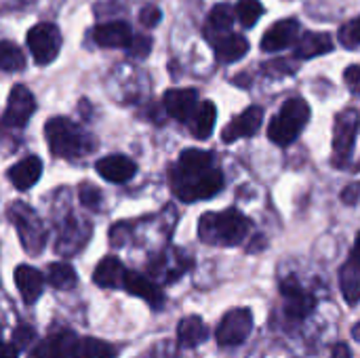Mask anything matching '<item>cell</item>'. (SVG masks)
<instances>
[{"instance_id": "obj_11", "label": "cell", "mask_w": 360, "mask_h": 358, "mask_svg": "<svg viewBox=\"0 0 360 358\" xmlns=\"http://www.w3.org/2000/svg\"><path fill=\"white\" fill-rule=\"evenodd\" d=\"M95 44L103 46V49H129L135 34L131 30V25L127 21H108V23H99L93 27L91 32Z\"/></svg>"}, {"instance_id": "obj_19", "label": "cell", "mask_w": 360, "mask_h": 358, "mask_svg": "<svg viewBox=\"0 0 360 358\" xmlns=\"http://www.w3.org/2000/svg\"><path fill=\"white\" fill-rule=\"evenodd\" d=\"M333 49V40L327 32H304L295 42V59H312Z\"/></svg>"}, {"instance_id": "obj_18", "label": "cell", "mask_w": 360, "mask_h": 358, "mask_svg": "<svg viewBox=\"0 0 360 358\" xmlns=\"http://www.w3.org/2000/svg\"><path fill=\"white\" fill-rule=\"evenodd\" d=\"M42 175V160L38 156H25L23 160H19L17 165H13L6 171L8 181L17 188V190H27L32 188Z\"/></svg>"}, {"instance_id": "obj_1", "label": "cell", "mask_w": 360, "mask_h": 358, "mask_svg": "<svg viewBox=\"0 0 360 358\" xmlns=\"http://www.w3.org/2000/svg\"><path fill=\"white\" fill-rule=\"evenodd\" d=\"M173 194L184 203L207 200L224 190V173L215 167V158L205 150H184L169 171Z\"/></svg>"}, {"instance_id": "obj_2", "label": "cell", "mask_w": 360, "mask_h": 358, "mask_svg": "<svg viewBox=\"0 0 360 358\" xmlns=\"http://www.w3.org/2000/svg\"><path fill=\"white\" fill-rule=\"evenodd\" d=\"M251 232V222L238 209L207 213L198 222V236L207 245L234 247L240 245Z\"/></svg>"}, {"instance_id": "obj_32", "label": "cell", "mask_w": 360, "mask_h": 358, "mask_svg": "<svg viewBox=\"0 0 360 358\" xmlns=\"http://www.w3.org/2000/svg\"><path fill=\"white\" fill-rule=\"evenodd\" d=\"M340 42L346 49L360 46V15L354 17L352 21H348L346 25H342V30H340Z\"/></svg>"}, {"instance_id": "obj_23", "label": "cell", "mask_w": 360, "mask_h": 358, "mask_svg": "<svg viewBox=\"0 0 360 358\" xmlns=\"http://www.w3.org/2000/svg\"><path fill=\"white\" fill-rule=\"evenodd\" d=\"M124 274H127V270H124L122 262L118 257L110 255L97 264V268L93 272V283L103 289H114L118 285H124Z\"/></svg>"}, {"instance_id": "obj_34", "label": "cell", "mask_w": 360, "mask_h": 358, "mask_svg": "<svg viewBox=\"0 0 360 358\" xmlns=\"http://www.w3.org/2000/svg\"><path fill=\"white\" fill-rule=\"evenodd\" d=\"M34 340H36L34 327H30V325H17V327H15V331H13V344H15L19 350L30 348V346L34 344Z\"/></svg>"}, {"instance_id": "obj_5", "label": "cell", "mask_w": 360, "mask_h": 358, "mask_svg": "<svg viewBox=\"0 0 360 358\" xmlns=\"http://www.w3.org/2000/svg\"><path fill=\"white\" fill-rule=\"evenodd\" d=\"M8 217L13 219V224L19 232L23 249L34 255L40 253L46 243V232H44V226L38 219V215L25 203H15L8 209Z\"/></svg>"}, {"instance_id": "obj_38", "label": "cell", "mask_w": 360, "mask_h": 358, "mask_svg": "<svg viewBox=\"0 0 360 358\" xmlns=\"http://www.w3.org/2000/svg\"><path fill=\"white\" fill-rule=\"evenodd\" d=\"M344 82L352 93H360V65H350L344 72Z\"/></svg>"}, {"instance_id": "obj_35", "label": "cell", "mask_w": 360, "mask_h": 358, "mask_svg": "<svg viewBox=\"0 0 360 358\" xmlns=\"http://www.w3.org/2000/svg\"><path fill=\"white\" fill-rule=\"evenodd\" d=\"M129 51H131V55H135V57H139V59H146L148 53L152 51V38H150V36H143V34H135V38H133V42H131V46H129Z\"/></svg>"}, {"instance_id": "obj_39", "label": "cell", "mask_w": 360, "mask_h": 358, "mask_svg": "<svg viewBox=\"0 0 360 358\" xmlns=\"http://www.w3.org/2000/svg\"><path fill=\"white\" fill-rule=\"evenodd\" d=\"M359 196H360V184H356V186H348V188H346V192L342 194L344 203H348V205H354V203L359 200Z\"/></svg>"}, {"instance_id": "obj_7", "label": "cell", "mask_w": 360, "mask_h": 358, "mask_svg": "<svg viewBox=\"0 0 360 358\" xmlns=\"http://www.w3.org/2000/svg\"><path fill=\"white\" fill-rule=\"evenodd\" d=\"M27 49L38 65L51 63L61 49V32L53 23H38L27 32Z\"/></svg>"}, {"instance_id": "obj_37", "label": "cell", "mask_w": 360, "mask_h": 358, "mask_svg": "<svg viewBox=\"0 0 360 358\" xmlns=\"http://www.w3.org/2000/svg\"><path fill=\"white\" fill-rule=\"evenodd\" d=\"M160 17H162L160 8H158V6H154V4L143 6V8H141V13H139V21H141L146 27H154V25H158V23H160Z\"/></svg>"}, {"instance_id": "obj_4", "label": "cell", "mask_w": 360, "mask_h": 358, "mask_svg": "<svg viewBox=\"0 0 360 358\" xmlns=\"http://www.w3.org/2000/svg\"><path fill=\"white\" fill-rule=\"evenodd\" d=\"M310 120V106L302 97H291L283 103L278 114L270 120L268 139L276 146L293 143Z\"/></svg>"}, {"instance_id": "obj_17", "label": "cell", "mask_w": 360, "mask_h": 358, "mask_svg": "<svg viewBox=\"0 0 360 358\" xmlns=\"http://www.w3.org/2000/svg\"><path fill=\"white\" fill-rule=\"evenodd\" d=\"M340 281H342V293L346 298V302L350 306L359 304L360 302V234L352 247V253L348 257V262L344 264L342 268V274H340Z\"/></svg>"}, {"instance_id": "obj_27", "label": "cell", "mask_w": 360, "mask_h": 358, "mask_svg": "<svg viewBox=\"0 0 360 358\" xmlns=\"http://www.w3.org/2000/svg\"><path fill=\"white\" fill-rule=\"evenodd\" d=\"M234 25V11L230 4H217L211 15H209V23H207V38L211 42H215L217 38L230 34Z\"/></svg>"}, {"instance_id": "obj_9", "label": "cell", "mask_w": 360, "mask_h": 358, "mask_svg": "<svg viewBox=\"0 0 360 358\" xmlns=\"http://www.w3.org/2000/svg\"><path fill=\"white\" fill-rule=\"evenodd\" d=\"M34 112H36V99L30 93V89L25 84H15L8 95L4 116H2L4 124L13 127V129H21L27 124V120Z\"/></svg>"}, {"instance_id": "obj_26", "label": "cell", "mask_w": 360, "mask_h": 358, "mask_svg": "<svg viewBox=\"0 0 360 358\" xmlns=\"http://www.w3.org/2000/svg\"><path fill=\"white\" fill-rule=\"evenodd\" d=\"M207 338H209V331L200 317H188L177 327V340H179V346L184 348H196Z\"/></svg>"}, {"instance_id": "obj_13", "label": "cell", "mask_w": 360, "mask_h": 358, "mask_svg": "<svg viewBox=\"0 0 360 358\" xmlns=\"http://www.w3.org/2000/svg\"><path fill=\"white\" fill-rule=\"evenodd\" d=\"M162 106L171 118L179 122L192 120L194 112L198 110V93L194 89H171L165 93Z\"/></svg>"}, {"instance_id": "obj_33", "label": "cell", "mask_w": 360, "mask_h": 358, "mask_svg": "<svg viewBox=\"0 0 360 358\" xmlns=\"http://www.w3.org/2000/svg\"><path fill=\"white\" fill-rule=\"evenodd\" d=\"M78 196H80V203L84 205V207H89V209H93V211H97L99 209V205H101V192L93 186V184H82L80 186V190H78Z\"/></svg>"}, {"instance_id": "obj_24", "label": "cell", "mask_w": 360, "mask_h": 358, "mask_svg": "<svg viewBox=\"0 0 360 358\" xmlns=\"http://www.w3.org/2000/svg\"><path fill=\"white\" fill-rule=\"evenodd\" d=\"M89 234H91L89 226H82V224H80L78 219H74V217L65 219L63 230H61V234H59L57 251H59V253H74V251H78V249L89 241Z\"/></svg>"}, {"instance_id": "obj_10", "label": "cell", "mask_w": 360, "mask_h": 358, "mask_svg": "<svg viewBox=\"0 0 360 358\" xmlns=\"http://www.w3.org/2000/svg\"><path fill=\"white\" fill-rule=\"evenodd\" d=\"M78 342L80 340L70 329H61L51 333L46 340H42L32 350L30 358H76Z\"/></svg>"}, {"instance_id": "obj_31", "label": "cell", "mask_w": 360, "mask_h": 358, "mask_svg": "<svg viewBox=\"0 0 360 358\" xmlns=\"http://www.w3.org/2000/svg\"><path fill=\"white\" fill-rule=\"evenodd\" d=\"M262 15H264V6L259 0H238L236 2V17L245 27H253Z\"/></svg>"}, {"instance_id": "obj_22", "label": "cell", "mask_w": 360, "mask_h": 358, "mask_svg": "<svg viewBox=\"0 0 360 358\" xmlns=\"http://www.w3.org/2000/svg\"><path fill=\"white\" fill-rule=\"evenodd\" d=\"M215 46V59L221 63H234L238 59H243L249 51V40L240 34H226L221 38H217L213 42Z\"/></svg>"}, {"instance_id": "obj_12", "label": "cell", "mask_w": 360, "mask_h": 358, "mask_svg": "<svg viewBox=\"0 0 360 358\" xmlns=\"http://www.w3.org/2000/svg\"><path fill=\"white\" fill-rule=\"evenodd\" d=\"M302 32V25L297 19H281L276 21L262 38V51L266 53H278L291 44L297 42Z\"/></svg>"}, {"instance_id": "obj_3", "label": "cell", "mask_w": 360, "mask_h": 358, "mask_svg": "<svg viewBox=\"0 0 360 358\" xmlns=\"http://www.w3.org/2000/svg\"><path fill=\"white\" fill-rule=\"evenodd\" d=\"M46 143L53 156L57 158H78L86 156L95 148V139L84 133L78 124L68 118H51L44 124Z\"/></svg>"}, {"instance_id": "obj_20", "label": "cell", "mask_w": 360, "mask_h": 358, "mask_svg": "<svg viewBox=\"0 0 360 358\" xmlns=\"http://www.w3.org/2000/svg\"><path fill=\"white\" fill-rule=\"evenodd\" d=\"M131 295H137L141 300H146L152 308H160L165 298H162V291L150 281L146 279L143 274L139 272H127L124 274V285H122Z\"/></svg>"}, {"instance_id": "obj_6", "label": "cell", "mask_w": 360, "mask_h": 358, "mask_svg": "<svg viewBox=\"0 0 360 358\" xmlns=\"http://www.w3.org/2000/svg\"><path fill=\"white\" fill-rule=\"evenodd\" d=\"M360 124V112L356 108H346L344 112L338 114L335 118V131H333V165L338 167H346L354 141H356V133H359Z\"/></svg>"}, {"instance_id": "obj_29", "label": "cell", "mask_w": 360, "mask_h": 358, "mask_svg": "<svg viewBox=\"0 0 360 358\" xmlns=\"http://www.w3.org/2000/svg\"><path fill=\"white\" fill-rule=\"evenodd\" d=\"M0 68L4 72H21L25 68V57L21 49L13 44L11 40L0 42Z\"/></svg>"}, {"instance_id": "obj_16", "label": "cell", "mask_w": 360, "mask_h": 358, "mask_svg": "<svg viewBox=\"0 0 360 358\" xmlns=\"http://www.w3.org/2000/svg\"><path fill=\"white\" fill-rule=\"evenodd\" d=\"M95 169L110 184H127L137 173V165L129 156H124V154L103 156V158H99L95 162Z\"/></svg>"}, {"instance_id": "obj_42", "label": "cell", "mask_w": 360, "mask_h": 358, "mask_svg": "<svg viewBox=\"0 0 360 358\" xmlns=\"http://www.w3.org/2000/svg\"><path fill=\"white\" fill-rule=\"evenodd\" d=\"M352 338H354L356 342H360V323L359 325H354V329H352Z\"/></svg>"}, {"instance_id": "obj_14", "label": "cell", "mask_w": 360, "mask_h": 358, "mask_svg": "<svg viewBox=\"0 0 360 358\" xmlns=\"http://www.w3.org/2000/svg\"><path fill=\"white\" fill-rule=\"evenodd\" d=\"M264 122V110L259 106H251L247 108L245 112H240L224 131H221V139L226 143H232L236 139H243V137H253L259 127Z\"/></svg>"}, {"instance_id": "obj_25", "label": "cell", "mask_w": 360, "mask_h": 358, "mask_svg": "<svg viewBox=\"0 0 360 358\" xmlns=\"http://www.w3.org/2000/svg\"><path fill=\"white\" fill-rule=\"evenodd\" d=\"M215 118H217V108L213 101H202L198 110L194 112L190 120V131L196 139H209L213 129H215Z\"/></svg>"}, {"instance_id": "obj_41", "label": "cell", "mask_w": 360, "mask_h": 358, "mask_svg": "<svg viewBox=\"0 0 360 358\" xmlns=\"http://www.w3.org/2000/svg\"><path fill=\"white\" fill-rule=\"evenodd\" d=\"M19 357V348L15 344H4L2 348V358H17Z\"/></svg>"}, {"instance_id": "obj_21", "label": "cell", "mask_w": 360, "mask_h": 358, "mask_svg": "<svg viewBox=\"0 0 360 358\" xmlns=\"http://www.w3.org/2000/svg\"><path fill=\"white\" fill-rule=\"evenodd\" d=\"M15 285H17L23 302L34 304L44 289V276L32 266H19L15 270Z\"/></svg>"}, {"instance_id": "obj_28", "label": "cell", "mask_w": 360, "mask_h": 358, "mask_svg": "<svg viewBox=\"0 0 360 358\" xmlns=\"http://www.w3.org/2000/svg\"><path fill=\"white\" fill-rule=\"evenodd\" d=\"M46 281L51 283V287H55L59 291H65V289H72L78 279H76V272H74V268L70 264L57 262V264H51L49 266Z\"/></svg>"}, {"instance_id": "obj_15", "label": "cell", "mask_w": 360, "mask_h": 358, "mask_svg": "<svg viewBox=\"0 0 360 358\" xmlns=\"http://www.w3.org/2000/svg\"><path fill=\"white\" fill-rule=\"evenodd\" d=\"M281 291H283V298H285V312H287L289 319L302 321V319H306L314 310V304H316L314 298L308 291H304L295 283V279L285 281L281 285Z\"/></svg>"}, {"instance_id": "obj_30", "label": "cell", "mask_w": 360, "mask_h": 358, "mask_svg": "<svg viewBox=\"0 0 360 358\" xmlns=\"http://www.w3.org/2000/svg\"><path fill=\"white\" fill-rule=\"evenodd\" d=\"M116 357V350L108 344V342H101V340H95V338H84L78 342V348H76V358H114Z\"/></svg>"}, {"instance_id": "obj_36", "label": "cell", "mask_w": 360, "mask_h": 358, "mask_svg": "<svg viewBox=\"0 0 360 358\" xmlns=\"http://www.w3.org/2000/svg\"><path fill=\"white\" fill-rule=\"evenodd\" d=\"M268 74H274V76H285V74H295L297 65L291 61V59H276V61H270L264 65Z\"/></svg>"}, {"instance_id": "obj_40", "label": "cell", "mask_w": 360, "mask_h": 358, "mask_svg": "<svg viewBox=\"0 0 360 358\" xmlns=\"http://www.w3.org/2000/svg\"><path fill=\"white\" fill-rule=\"evenodd\" d=\"M331 358H352V352L346 344H335L331 350Z\"/></svg>"}, {"instance_id": "obj_8", "label": "cell", "mask_w": 360, "mask_h": 358, "mask_svg": "<svg viewBox=\"0 0 360 358\" xmlns=\"http://www.w3.org/2000/svg\"><path fill=\"white\" fill-rule=\"evenodd\" d=\"M253 331V314L247 308L240 310H230L219 327H217V344L219 346H240Z\"/></svg>"}]
</instances>
